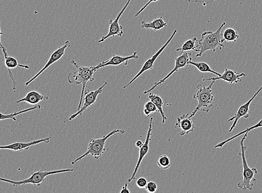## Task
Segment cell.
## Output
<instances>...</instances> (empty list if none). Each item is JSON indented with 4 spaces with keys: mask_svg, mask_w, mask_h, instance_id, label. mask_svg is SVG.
Wrapping results in <instances>:
<instances>
[{
    "mask_svg": "<svg viewBox=\"0 0 262 193\" xmlns=\"http://www.w3.org/2000/svg\"><path fill=\"white\" fill-rule=\"evenodd\" d=\"M215 1H216V0H209V1L207 2L201 1V0H193V1H189V2L201 3L203 6H205L207 5V4H208Z\"/></svg>",
    "mask_w": 262,
    "mask_h": 193,
    "instance_id": "1f68e13d",
    "label": "cell"
},
{
    "mask_svg": "<svg viewBox=\"0 0 262 193\" xmlns=\"http://www.w3.org/2000/svg\"><path fill=\"white\" fill-rule=\"evenodd\" d=\"M51 137L38 139L30 142H16L5 145H0V150H11L15 151H22L29 150L31 146L39 145L40 143L49 144Z\"/></svg>",
    "mask_w": 262,
    "mask_h": 193,
    "instance_id": "9a60e30c",
    "label": "cell"
},
{
    "mask_svg": "<svg viewBox=\"0 0 262 193\" xmlns=\"http://www.w3.org/2000/svg\"><path fill=\"white\" fill-rule=\"evenodd\" d=\"M107 84L108 83L105 82L102 86L96 90V91L85 92L84 94V103L83 106L75 113L72 114L70 116L69 120L71 121L77 117L78 116L82 115L84 111L94 104L96 102L98 96L102 93L104 88Z\"/></svg>",
    "mask_w": 262,
    "mask_h": 193,
    "instance_id": "30bf717a",
    "label": "cell"
},
{
    "mask_svg": "<svg viewBox=\"0 0 262 193\" xmlns=\"http://www.w3.org/2000/svg\"><path fill=\"white\" fill-rule=\"evenodd\" d=\"M148 98L150 100L154 103L155 105L156 106L157 108L159 110V113H160L162 117V123L164 124L166 122V121L168 120L167 118L164 111L163 110L164 106H172V104H165L163 100H162V98L158 95H156L151 92L149 93Z\"/></svg>",
    "mask_w": 262,
    "mask_h": 193,
    "instance_id": "44dd1931",
    "label": "cell"
},
{
    "mask_svg": "<svg viewBox=\"0 0 262 193\" xmlns=\"http://www.w3.org/2000/svg\"><path fill=\"white\" fill-rule=\"evenodd\" d=\"M147 183L148 182L146 178L141 177L137 179L136 185L139 188H140V189H144V188H145Z\"/></svg>",
    "mask_w": 262,
    "mask_h": 193,
    "instance_id": "f546056e",
    "label": "cell"
},
{
    "mask_svg": "<svg viewBox=\"0 0 262 193\" xmlns=\"http://www.w3.org/2000/svg\"><path fill=\"white\" fill-rule=\"evenodd\" d=\"M249 133L244 134V136L241 139V151L239 154L242 157V164H243V180L238 184V187L239 189L243 191H252L254 185L252 184L253 182L256 181V179L255 176L258 173L257 169L256 168H251L247 163V161L246 157V151L247 150V147L245 145V141L247 138L248 134Z\"/></svg>",
    "mask_w": 262,
    "mask_h": 193,
    "instance_id": "5b68a950",
    "label": "cell"
},
{
    "mask_svg": "<svg viewBox=\"0 0 262 193\" xmlns=\"http://www.w3.org/2000/svg\"><path fill=\"white\" fill-rule=\"evenodd\" d=\"M260 128H262V119L260 120L259 122L256 124L255 125H253V126L250 128H247L246 130H243V131H242L241 132L236 134V136H234L232 137H230V138L227 139V140H225L223 142H221L217 144V145H216L214 147L216 148H216L223 147L226 145V144H227L229 142L234 140V139H236L239 136H242V135L246 133H250V132L252 131L253 130L258 129Z\"/></svg>",
    "mask_w": 262,
    "mask_h": 193,
    "instance_id": "7402d4cb",
    "label": "cell"
},
{
    "mask_svg": "<svg viewBox=\"0 0 262 193\" xmlns=\"http://www.w3.org/2000/svg\"><path fill=\"white\" fill-rule=\"evenodd\" d=\"M141 28L144 29L153 30L155 31H159L164 28L168 27V24L164 21L162 17L153 20L151 22H146L143 21L141 22Z\"/></svg>",
    "mask_w": 262,
    "mask_h": 193,
    "instance_id": "ffe728a7",
    "label": "cell"
},
{
    "mask_svg": "<svg viewBox=\"0 0 262 193\" xmlns=\"http://www.w3.org/2000/svg\"><path fill=\"white\" fill-rule=\"evenodd\" d=\"M246 74L244 73H238L236 71L225 69L224 73L216 78H210L209 79H203V82L206 81H216L217 80H222L225 82L229 84H237L242 82V78L246 77Z\"/></svg>",
    "mask_w": 262,
    "mask_h": 193,
    "instance_id": "e0dca14e",
    "label": "cell"
},
{
    "mask_svg": "<svg viewBox=\"0 0 262 193\" xmlns=\"http://www.w3.org/2000/svg\"><path fill=\"white\" fill-rule=\"evenodd\" d=\"M2 50L4 57V63H5V66L8 70L9 76H10L12 82L13 91L15 93L16 91L17 83L14 78H13L11 69H15L18 66L26 69H29V66L25 64H19V62H18L15 57L9 56L5 47L3 48Z\"/></svg>",
    "mask_w": 262,
    "mask_h": 193,
    "instance_id": "2e32d148",
    "label": "cell"
},
{
    "mask_svg": "<svg viewBox=\"0 0 262 193\" xmlns=\"http://www.w3.org/2000/svg\"><path fill=\"white\" fill-rule=\"evenodd\" d=\"M197 42V39L196 37L189 39L182 45V47L176 49V52H180L181 53L188 52L191 50L196 51L197 46L196 43Z\"/></svg>",
    "mask_w": 262,
    "mask_h": 193,
    "instance_id": "cb8c5ba5",
    "label": "cell"
},
{
    "mask_svg": "<svg viewBox=\"0 0 262 193\" xmlns=\"http://www.w3.org/2000/svg\"><path fill=\"white\" fill-rule=\"evenodd\" d=\"M262 91V86L257 91V92L254 94V96L248 100L245 104L241 105L239 107L237 113L235 114L234 116H232V118H230L228 120V122H234L232 125V127H230L229 132H232L233 129L236 128V125L238 122V121L240 120L242 118L247 119L250 117V115L249 114L250 107L251 104L252 102L254 100L255 97L259 95V93Z\"/></svg>",
    "mask_w": 262,
    "mask_h": 193,
    "instance_id": "4fadbf2b",
    "label": "cell"
},
{
    "mask_svg": "<svg viewBox=\"0 0 262 193\" xmlns=\"http://www.w3.org/2000/svg\"><path fill=\"white\" fill-rule=\"evenodd\" d=\"M132 0H128L125 6L122 9V10L117 15L114 20H111L109 22V31L108 34L105 36H103L100 40H99L98 43L105 42L107 39L111 37H121L124 34V27L119 24V20L122 15L124 14V12L129 6L130 3Z\"/></svg>",
    "mask_w": 262,
    "mask_h": 193,
    "instance_id": "9c48e42d",
    "label": "cell"
},
{
    "mask_svg": "<svg viewBox=\"0 0 262 193\" xmlns=\"http://www.w3.org/2000/svg\"><path fill=\"white\" fill-rule=\"evenodd\" d=\"M159 112L154 103L151 100L148 101L144 105L143 113L147 119L152 114Z\"/></svg>",
    "mask_w": 262,
    "mask_h": 193,
    "instance_id": "4316f807",
    "label": "cell"
},
{
    "mask_svg": "<svg viewBox=\"0 0 262 193\" xmlns=\"http://www.w3.org/2000/svg\"><path fill=\"white\" fill-rule=\"evenodd\" d=\"M49 99L47 96H43L36 91H31L26 94V96L16 101L17 104L22 102H26L31 105H37L40 102Z\"/></svg>",
    "mask_w": 262,
    "mask_h": 193,
    "instance_id": "d6986e66",
    "label": "cell"
},
{
    "mask_svg": "<svg viewBox=\"0 0 262 193\" xmlns=\"http://www.w3.org/2000/svg\"><path fill=\"white\" fill-rule=\"evenodd\" d=\"M143 142L141 140H138L135 142V146L137 147H140L143 145Z\"/></svg>",
    "mask_w": 262,
    "mask_h": 193,
    "instance_id": "e575fe53",
    "label": "cell"
},
{
    "mask_svg": "<svg viewBox=\"0 0 262 193\" xmlns=\"http://www.w3.org/2000/svg\"><path fill=\"white\" fill-rule=\"evenodd\" d=\"M153 118H150V124H149V128L147 133L145 142H144V143L143 144V145L141 147H139V150L137 162L136 165H135V167L133 170L132 176H131V178L128 179L129 182H131L134 180L135 176H136V174L138 171V169L140 167V165H141L142 161L144 157H145L148 153L149 150V144H150V142L151 140V137L152 136V129L153 127Z\"/></svg>",
    "mask_w": 262,
    "mask_h": 193,
    "instance_id": "7c38bea8",
    "label": "cell"
},
{
    "mask_svg": "<svg viewBox=\"0 0 262 193\" xmlns=\"http://www.w3.org/2000/svg\"><path fill=\"white\" fill-rule=\"evenodd\" d=\"M71 64L74 65L76 70L73 73H70L67 76V80L70 84L75 83L76 84L82 85V93H81L80 101L78 107L79 110L82 105L85 87L88 82H93L94 74L98 70L94 66H84L80 65L74 60H71Z\"/></svg>",
    "mask_w": 262,
    "mask_h": 193,
    "instance_id": "7a4b0ae2",
    "label": "cell"
},
{
    "mask_svg": "<svg viewBox=\"0 0 262 193\" xmlns=\"http://www.w3.org/2000/svg\"><path fill=\"white\" fill-rule=\"evenodd\" d=\"M130 191L128 189V183H125V186L122 188V190L120 191V193H130Z\"/></svg>",
    "mask_w": 262,
    "mask_h": 193,
    "instance_id": "d6a6232c",
    "label": "cell"
},
{
    "mask_svg": "<svg viewBox=\"0 0 262 193\" xmlns=\"http://www.w3.org/2000/svg\"><path fill=\"white\" fill-rule=\"evenodd\" d=\"M223 38L224 42H236L239 39V35L236 30L228 28L224 31Z\"/></svg>",
    "mask_w": 262,
    "mask_h": 193,
    "instance_id": "484cf974",
    "label": "cell"
},
{
    "mask_svg": "<svg viewBox=\"0 0 262 193\" xmlns=\"http://www.w3.org/2000/svg\"><path fill=\"white\" fill-rule=\"evenodd\" d=\"M3 34V33L2 32L1 29V24H0V48H2L4 47H3L2 42H1V36Z\"/></svg>",
    "mask_w": 262,
    "mask_h": 193,
    "instance_id": "836d02e7",
    "label": "cell"
},
{
    "mask_svg": "<svg viewBox=\"0 0 262 193\" xmlns=\"http://www.w3.org/2000/svg\"><path fill=\"white\" fill-rule=\"evenodd\" d=\"M190 65L195 66L198 71L202 73H212L218 76L221 75L218 72L212 69L208 64L204 62H194L192 61Z\"/></svg>",
    "mask_w": 262,
    "mask_h": 193,
    "instance_id": "d4e9b609",
    "label": "cell"
},
{
    "mask_svg": "<svg viewBox=\"0 0 262 193\" xmlns=\"http://www.w3.org/2000/svg\"><path fill=\"white\" fill-rule=\"evenodd\" d=\"M175 128H180L181 136L193 132L195 130V125L189 114H184L177 118V122L175 124Z\"/></svg>",
    "mask_w": 262,
    "mask_h": 193,
    "instance_id": "ac0fdd59",
    "label": "cell"
},
{
    "mask_svg": "<svg viewBox=\"0 0 262 193\" xmlns=\"http://www.w3.org/2000/svg\"><path fill=\"white\" fill-rule=\"evenodd\" d=\"M226 25L224 22L219 28L214 32L213 31H205L201 34V39L198 40L197 44L196 52H197L196 57H201L204 53L207 51L215 52L216 48H219L220 50L225 47L223 43V34L221 30Z\"/></svg>",
    "mask_w": 262,
    "mask_h": 193,
    "instance_id": "6da1fadb",
    "label": "cell"
},
{
    "mask_svg": "<svg viewBox=\"0 0 262 193\" xmlns=\"http://www.w3.org/2000/svg\"><path fill=\"white\" fill-rule=\"evenodd\" d=\"M73 169H64L53 171H44V170H38L31 175L28 178L24 180L15 181L10 179L0 177V181L11 184L13 187H17L22 185H33L34 186H40L41 184L46 183V178L52 175L57 174L66 172H73Z\"/></svg>",
    "mask_w": 262,
    "mask_h": 193,
    "instance_id": "8992f818",
    "label": "cell"
},
{
    "mask_svg": "<svg viewBox=\"0 0 262 193\" xmlns=\"http://www.w3.org/2000/svg\"><path fill=\"white\" fill-rule=\"evenodd\" d=\"M178 30L175 29L173 33V34L171 35L170 38L169 39L168 41L162 46L159 50H158L154 55H152L150 59H147L145 62H144L141 70H139L138 73L134 76V78L130 81V82L125 85L124 89L127 88L132 84L135 80L139 77L140 76L142 75L144 72L151 70L154 67V64L157 60V58L159 57L161 55V53L164 51L165 49L167 47L169 46V44L172 41V40L175 37V35L177 33Z\"/></svg>",
    "mask_w": 262,
    "mask_h": 193,
    "instance_id": "ba28073f",
    "label": "cell"
},
{
    "mask_svg": "<svg viewBox=\"0 0 262 193\" xmlns=\"http://www.w3.org/2000/svg\"><path fill=\"white\" fill-rule=\"evenodd\" d=\"M70 47V43L68 40H67L63 46L58 48L56 51H54L51 55V57H49L47 64L45 65L43 68L40 70L37 74L34 76L33 78H31V79L28 81V82L25 83L26 86H28V85L31 83L33 82L36 79H37L40 75L43 73L49 67L60 60L61 58L65 55L66 49Z\"/></svg>",
    "mask_w": 262,
    "mask_h": 193,
    "instance_id": "8fae6325",
    "label": "cell"
},
{
    "mask_svg": "<svg viewBox=\"0 0 262 193\" xmlns=\"http://www.w3.org/2000/svg\"><path fill=\"white\" fill-rule=\"evenodd\" d=\"M117 133L124 134L125 131L124 130L115 129L102 138L92 139L88 144L87 151L83 155L79 156L78 158L72 161L71 164H75L76 163L78 162L79 161L89 155L92 156L97 160L100 158L103 154L105 153L106 150L105 148L106 141L111 137L114 136V135Z\"/></svg>",
    "mask_w": 262,
    "mask_h": 193,
    "instance_id": "277c9868",
    "label": "cell"
},
{
    "mask_svg": "<svg viewBox=\"0 0 262 193\" xmlns=\"http://www.w3.org/2000/svg\"><path fill=\"white\" fill-rule=\"evenodd\" d=\"M158 167L164 170L169 169L171 167V161L169 157L166 155H161L157 161Z\"/></svg>",
    "mask_w": 262,
    "mask_h": 193,
    "instance_id": "83f0119b",
    "label": "cell"
},
{
    "mask_svg": "<svg viewBox=\"0 0 262 193\" xmlns=\"http://www.w3.org/2000/svg\"><path fill=\"white\" fill-rule=\"evenodd\" d=\"M157 184L154 182H149L145 187V190L148 193H154L157 190Z\"/></svg>",
    "mask_w": 262,
    "mask_h": 193,
    "instance_id": "f1b7e54d",
    "label": "cell"
},
{
    "mask_svg": "<svg viewBox=\"0 0 262 193\" xmlns=\"http://www.w3.org/2000/svg\"><path fill=\"white\" fill-rule=\"evenodd\" d=\"M159 1V0H148V1L147 2V3L144 4V5L141 9H140V10L137 12L136 14L135 15L134 17H138L140 15V13H141L143 11H144V10H145V9L149 5H150V4L151 3L156 2Z\"/></svg>",
    "mask_w": 262,
    "mask_h": 193,
    "instance_id": "4dcf8cb0",
    "label": "cell"
},
{
    "mask_svg": "<svg viewBox=\"0 0 262 193\" xmlns=\"http://www.w3.org/2000/svg\"><path fill=\"white\" fill-rule=\"evenodd\" d=\"M215 81H212L209 85L198 84L197 86V92L194 94L193 98L197 101V105L190 116L192 118L197 113L198 111L202 109L206 113H208L211 107H213L215 97L212 88Z\"/></svg>",
    "mask_w": 262,
    "mask_h": 193,
    "instance_id": "3957f363",
    "label": "cell"
},
{
    "mask_svg": "<svg viewBox=\"0 0 262 193\" xmlns=\"http://www.w3.org/2000/svg\"><path fill=\"white\" fill-rule=\"evenodd\" d=\"M40 109H41V106L37 104L33 107H29V108L17 111L16 112V113H11L10 114H4L1 113V112H0V121L7 119H12L13 121H16L17 119L16 117L17 116L22 114L28 113V112L31 111Z\"/></svg>",
    "mask_w": 262,
    "mask_h": 193,
    "instance_id": "603a6c76",
    "label": "cell"
},
{
    "mask_svg": "<svg viewBox=\"0 0 262 193\" xmlns=\"http://www.w3.org/2000/svg\"><path fill=\"white\" fill-rule=\"evenodd\" d=\"M139 58V57L137 55V52L136 51H134L132 55L128 56H123L118 54H115L110 59L102 61L94 66L98 70L103 67L108 66H119L123 64H124L125 65H128L130 60H138Z\"/></svg>",
    "mask_w": 262,
    "mask_h": 193,
    "instance_id": "5bb4252c",
    "label": "cell"
},
{
    "mask_svg": "<svg viewBox=\"0 0 262 193\" xmlns=\"http://www.w3.org/2000/svg\"><path fill=\"white\" fill-rule=\"evenodd\" d=\"M191 55L192 53L189 51L181 53L178 57L175 58L174 69L168 75L165 76L164 78L161 79L159 82H156L153 85L150 89H149L146 91H144L143 94H147L154 91L158 86H159L162 83H164L166 80H168L176 72H178L179 69L184 68V67H187L190 65V63H191L193 59Z\"/></svg>",
    "mask_w": 262,
    "mask_h": 193,
    "instance_id": "52a82bcc",
    "label": "cell"
}]
</instances>
